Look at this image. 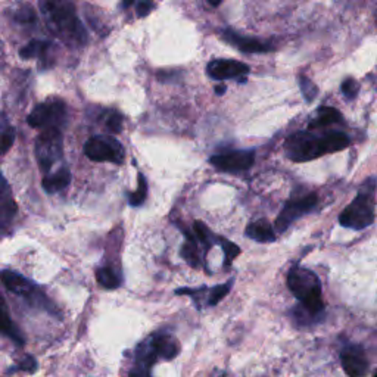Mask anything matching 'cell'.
<instances>
[{
    "label": "cell",
    "mask_w": 377,
    "mask_h": 377,
    "mask_svg": "<svg viewBox=\"0 0 377 377\" xmlns=\"http://www.w3.org/2000/svg\"><path fill=\"white\" fill-rule=\"evenodd\" d=\"M49 29L52 30L59 39L72 47L86 46L89 42V35L80 21L74 3L67 0H45L39 3Z\"/></svg>",
    "instance_id": "6da1fadb"
},
{
    "label": "cell",
    "mask_w": 377,
    "mask_h": 377,
    "mask_svg": "<svg viewBox=\"0 0 377 377\" xmlns=\"http://www.w3.org/2000/svg\"><path fill=\"white\" fill-rule=\"evenodd\" d=\"M349 146V137L342 131H330L317 136L311 131H298L287 137L286 157L294 162L312 161L326 154H333Z\"/></svg>",
    "instance_id": "7a4b0ae2"
},
{
    "label": "cell",
    "mask_w": 377,
    "mask_h": 377,
    "mask_svg": "<svg viewBox=\"0 0 377 377\" xmlns=\"http://www.w3.org/2000/svg\"><path fill=\"white\" fill-rule=\"evenodd\" d=\"M287 287L299 300L300 307H304L312 316L317 317L324 311L321 283L314 271L299 266L294 267L287 274Z\"/></svg>",
    "instance_id": "3957f363"
},
{
    "label": "cell",
    "mask_w": 377,
    "mask_h": 377,
    "mask_svg": "<svg viewBox=\"0 0 377 377\" xmlns=\"http://www.w3.org/2000/svg\"><path fill=\"white\" fill-rule=\"evenodd\" d=\"M62 154H64V139L59 129L43 130L35 137L34 155L37 164L46 175L62 159Z\"/></svg>",
    "instance_id": "277c9868"
},
{
    "label": "cell",
    "mask_w": 377,
    "mask_h": 377,
    "mask_svg": "<svg viewBox=\"0 0 377 377\" xmlns=\"http://www.w3.org/2000/svg\"><path fill=\"white\" fill-rule=\"evenodd\" d=\"M374 221V200L370 188H366L351 202L339 216V223L344 227L362 230Z\"/></svg>",
    "instance_id": "5b68a950"
},
{
    "label": "cell",
    "mask_w": 377,
    "mask_h": 377,
    "mask_svg": "<svg viewBox=\"0 0 377 377\" xmlns=\"http://www.w3.org/2000/svg\"><path fill=\"white\" fill-rule=\"evenodd\" d=\"M68 118V109L64 100L49 99L37 105L27 117V122L33 129H62Z\"/></svg>",
    "instance_id": "8992f818"
},
{
    "label": "cell",
    "mask_w": 377,
    "mask_h": 377,
    "mask_svg": "<svg viewBox=\"0 0 377 377\" xmlns=\"http://www.w3.org/2000/svg\"><path fill=\"white\" fill-rule=\"evenodd\" d=\"M2 282H3V284H5V287L8 289V291H10L12 294L25 298L34 307L43 308L47 312L58 316L56 307L52 303H50V300L45 296L43 292L39 291V287H37L29 279H25L24 275L18 274L17 271L3 270L2 271Z\"/></svg>",
    "instance_id": "52a82bcc"
},
{
    "label": "cell",
    "mask_w": 377,
    "mask_h": 377,
    "mask_svg": "<svg viewBox=\"0 0 377 377\" xmlns=\"http://www.w3.org/2000/svg\"><path fill=\"white\" fill-rule=\"evenodd\" d=\"M84 155L93 162H111L121 166L125 159V150L115 137L99 134L84 143Z\"/></svg>",
    "instance_id": "ba28073f"
},
{
    "label": "cell",
    "mask_w": 377,
    "mask_h": 377,
    "mask_svg": "<svg viewBox=\"0 0 377 377\" xmlns=\"http://www.w3.org/2000/svg\"><path fill=\"white\" fill-rule=\"evenodd\" d=\"M319 202V196L316 193H308L304 198H298V199H291L287 200L286 205L283 207L282 212L279 214V217L275 218L274 223V229L278 233L286 232L291 224L300 217H304L305 214L312 211L316 208Z\"/></svg>",
    "instance_id": "9c48e42d"
},
{
    "label": "cell",
    "mask_w": 377,
    "mask_h": 377,
    "mask_svg": "<svg viewBox=\"0 0 377 377\" xmlns=\"http://www.w3.org/2000/svg\"><path fill=\"white\" fill-rule=\"evenodd\" d=\"M211 166L224 173H242L248 171L255 162L254 150H227L209 158Z\"/></svg>",
    "instance_id": "30bf717a"
},
{
    "label": "cell",
    "mask_w": 377,
    "mask_h": 377,
    "mask_svg": "<svg viewBox=\"0 0 377 377\" xmlns=\"http://www.w3.org/2000/svg\"><path fill=\"white\" fill-rule=\"evenodd\" d=\"M249 71V65L234 59H212L207 65V74L216 81L236 79L243 84L246 83Z\"/></svg>",
    "instance_id": "8fae6325"
},
{
    "label": "cell",
    "mask_w": 377,
    "mask_h": 377,
    "mask_svg": "<svg viewBox=\"0 0 377 377\" xmlns=\"http://www.w3.org/2000/svg\"><path fill=\"white\" fill-rule=\"evenodd\" d=\"M223 39L243 54H266L273 50V46L270 43L261 42L258 39H254V37L242 35L234 30H224Z\"/></svg>",
    "instance_id": "7c38bea8"
},
{
    "label": "cell",
    "mask_w": 377,
    "mask_h": 377,
    "mask_svg": "<svg viewBox=\"0 0 377 377\" xmlns=\"http://www.w3.org/2000/svg\"><path fill=\"white\" fill-rule=\"evenodd\" d=\"M341 362L349 377H364L367 371V360L361 346H346L341 354Z\"/></svg>",
    "instance_id": "4fadbf2b"
},
{
    "label": "cell",
    "mask_w": 377,
    "mask_h": 377,
    "mask_svg": "<svg viewBox=\"0 0 377 377\" xmlns=\"http://www.w3.org/2000/svg\"><path fill=\"white\" fill-rule=\"evenodd\" d=\"M18 207L12 196V191L5 177H2V191H0V224L5 229L15 218Z\"/></svg>",
    "instance_id": "5bb4252c"
},
{
    "label": "cell",
    "mask_w": 377,
    "mask_h": 377,
    "mask_svg": "<svg viewBox=\"0 0 377 377\" xmlns=\"http://www.w3.org/2000/svg\"><path fill=\"white\" fill-rule=\"evenodd\" d=\"M245 234L249 239H252V241L259 242V243H271L275 241L274 227L266 218H259L257 221L250 223L245 230Z\"/></svg>",
    "instance_id": "9a60e30c"
},
{
    "label": "cell",
    "mask_w": 377,
    "mask_h": 377,
    "mask_svg": "<svg viewBox=\"0 0 377 377\" xmlns=\"http://www.w3.org/2000/svg\"><path fill=\"white\" fill-rule=\"evenodd\" d=\"M152 339V344L157 349L158 357H162L166 360H173L175 355L179 354V342L175 339L168 335V333H155L150 336Z\"/></svg>",
    "instance_id": "2e32d148"
},
{
    "label": "cell",
    "mask_w": 377,
    "mask_h": 377,
    "mask_svg": "<svg viewBox=\"0 0 377 377\" xmlns=\"http://www.w3.org/2000/svg\"><path fill=\"white\" fill-rule=\"evenodd\" d=\"M70 183H71V173L67 167H62L55 174H47L42 182V186L46 193L54 195V193L64 191L65 187L70 186Z\"/></svg>",
    "instance_id": "e0dca14e"
},
{
    "label": "cell",
    "mask_w": 377,
    "mask_h": 377,
    "mask_svg": "<svg viewBox=\"0 0 377 377\" xmlns=\"http://www.w3.org/2000/svg\"><path fill=\"white\" fill-rule=\"evenodd\" d=\"M158 358L157 349L152 344V339H146L142 344H139L136 349V367H141L150 371V367L154 366Z\"/></svg>",
    "instance_id": "ac0fdd59"
},
{
    "label": "cell",
    "mask_w": 377,
    "mask_h": 377,
    "mask_svg": "<svg viewBox=\"0 0 377 377\" xmlns=\"http://www.w3.org/2000/svg\"><path fill=\"white\" fill-rule=\"evenodd\" d=\"M341 121H342V115L337 109L330 108V106H321L317 112V117L308 124V131L328 127V125L330 124L341 122Z\"/></svg>",
    "instance_id": "d6986e66"
},
{
    "label": "cell",
    "mask_w": 377,
    "mask_h": 377,
    "mask_svg": "<svg viewBox=\"0 0 377 377\" xmlns=\"http://www.w3.org/2000/svg\"><path fill=\"white\" fill-rule=\"evenodd\" d=\"M50 47H52L50 42L34 39V40H31L30 43H27L24 47L19 49V56L22 59H34V58L37 59V58H40V61H45L46 55L49 54Z\"/></svg>",
    "instance_id": "ffe728a7"
},
{
    "label": "cell",
    "mask_w": 377,
    "mask_h": 377,
    "mask_svg": "<svg viewBox=\"0 0 377 377\" xmlns=\"http://www.w3.org/2000/svg\"><path fill=\"white\" fill-rule=\"evenodd\" d=\"M2 332L3 335H6L10 341H14L18 346L25 345V337L21 333V330L18 329V326L12 321V319L9 317L8 314V308H6V303L3 300V321H2Z\"/></svg>",
    "instance_id": "44dd1931"
},
{
    "label": "cell",
    "mask_w": 377,
    "mask_h": 377,
    "mask_svg": "<svg viewBox=\"0 0 377 377\" xmlns=\"http://www.w3.org/2000/svg\"><path fill=\"white\" fill-rule=\"evenodd\" d=\"M96 280L100 286L108 289V291H114V289H118L121 286V279L111 267L97 268L96 270Z\"/></svg>",
    "instance_id": "7402d4cb"
},
{
    "label": "cell",
    "mask_w": 377,
    "mask_h": 377,
    "mask_svg": "<svg viewBox=\"0 0 377 377\" xmlns=\"http://www.w3.org/2000/svg\"><path fill=\"white\" fill-rule=\"evenodd\" d=\"M182 257L186 259V262L192 268L200 267V257H199V249H198V239H187L186 243L182 248Z\"/></svg>",
    "instance_id": "603a6c76"
},
{
    "label": "cell",
    "mask_w": 377,
    "mask_h": 377,
    "mask_svg": "<svg viewBox=\"0 0 377 377\" xmlns=\"http://www.w3.org/2000/svg\"><path fill=\"white\" fill-rule=\"evenodd\" d=\"M129 205L130 207H142L147 198V182L146 177L139 173V179H137V191L129 193Z\"/></svg>",
    "instance_id": "cb8c5ba5"
},
{
    "label": "cell",
    "mask_w": 377,
    "mask_h": 377,
    "mask_svg": "<svg viewBox=\"0 0 377 377\" xmlns=\"http://www.w3.org/2000/svg\"><path fill=\"white\" fill-rule=\"evenodd\" d=\"M100 118H102L104 125L111 133H121L124 118H122V115L120 114L118 111L108 109V111L104 112V115Z\"/></svg>",
    "instance_id": "d4e9b609"
},
{
    "label": "cell",
    "mask_w": 377,
    "mask_h": 377,
    "mask_svg": "<svg viewBox=\"0 0 377 377\" xmlns=\"http://www.w3.org/2000/svg\"><path fill=\"white\" fill-rule=\"evenodd\" d=\"M193 232L198 239V243L204 245L205 249H209L214 242H217V239L214 237L211 230L207 227V224L202 221H195L193 224Z\"/></svg>",
    "instance_id": "484cf974"
},
{
    "label": "cell",
    "mask_w": 377,
    "mask_h": 377,
    "mask_svg": "<svg viewBox=\"0 0 377 377\" xmlns=\"http://www.w3.org/2000/svg\"><path fill=\"white\" fill-rule=\"evenodd\" d=\"M14 21L19 25H34L37 22L35 12L30 5H22L14 10Z\"/></svg>",
    "instance_id": "4316f807"
},
{
    "label": "cell",
    "mask_w": 377,
    "mask_h": 377,
    "mask_svg": "<svg viewBox=\"0 0 377 377\" xmlns=\"http://www.w3.org/2000/svg\"><path fill=\"white\" fill-rule=\"evenodd\" d=\"M233 282L234 280L232 279L227 283H223V284L212 287V291L209 292V298H208V307L217 305L221 299L227 296V294L232 291V287H233Z\"/></svg>",
    "instance_id": "83f0119b"
},
{
    "label": "cell",
    "mask_w": 377,
    "mask_h": 377,
    "mask_svg": "<svg viewBox=\"0 0 377 377\" xmlns=\"http://www.w3.org/2000/svg\"><path fill=\"white\" fill-rule=\"evenodd\" d=\"M217 242L221 245L223 252H224V258H225V267H230V264L233 262V259L241 254V248H239L236 243L227 241V239H221L218 237Z\"/></svg>",
    "instance_id": "f1b7e54d"
},
{
    "label": "cell",
    "mask_w": 377,
    "mask_h": 377,
    "mask_svg": "<svg viewBox=\"0 0 377 377\" xmlns=\"http://www.w3.org/2000/svg\"><path fill=\"white\" fill-rule=\"evenodd\" d=\"M299 87H300V92H303L304 99L307 100V102H312V100L316 99L319 95L317 86L314 84L308 77H305V75H300L299 77Z\"/></svg>",
    "instance_id": "f546056e"
},
{
    "label": "cell",
    "mask_w": 377,
    "mask_h": 377,
    "mask_svg": "<svg viewBox=\"0 0 377 377\" xmlns=\"http://www.w3.org/2000/svg\"><path fill=\"white\" fill-rule=\"evenodd\" d=\"M15 141V129L12 125H6V118L3 117V127H2V154L5 155Z\"/></svg>",
    "instance_id": "4dcf8cb0"
},
{
    "label": "cell",
    "mask_w": 377,
    "mask_h": 377,
    "mask_svg": "<svg viewBox=\"0 0 377 377\" xmlns=\"http://www.w3.org/2000/svg\"><path fill=\"white\" fill-rule=\"evenodd\" d=\"M341 90L348 99H354L360 92V84L354 79H346L341 86Z\"/></svg>",
    "instance_id": "1f68e13d"
},
{
    "label": "cell",
    "mask_w": 377,
    "mask_h": 377,
    "mask_svg": "<svg viewBox=\"0 0 377 377\" xmlns=\"http://www.w3.org/2000/svg\"><path fill=\"white\" fill-rule=\"evenodd\" d=\"M37 369V361L34 360V357L27 355L25 358H22V361L19 362V366L9 369V373H15V371H29V373H34Z\"/></svg>",
    "instance_id": "d6a6232c"
},
{
    "label": "cell",
    "mask_w": 377,
    "mask_h": 377,
    "mask_svg": "<svg viewBox=\"0 0 377 377\" xmlns=\"http://www.w3.org/2000/svg\"><path fill=\"white\" fill-rule=\"evenodd\" d=\"M155 8V5L152 2H146V0H142V2L136 3V14L139 18H145L147 17L152 9Z\"/></svg>",
    "instance_id": "836d02e7"
},
{
    "label": "cell",
    "mask_w": 377,
    "mask_h": 377,
    "mask_svg": "<svg viewBox=\"0 0 377 377\" xmlns=\"http://www.w3.org/2000/svg\"><path fill=\"white\" fill-rule=\"evenodd\" d=\"M130 377H150V371L141 369V367H133L130 371Z\"/></svg>",
    "instance_id": "e575fe53"
},
{
    "label": "cell",
    "mask_w": 377,
    "mask_h": 377,
    "mask_svg": "<svg viewBox=\"0 0 377 377\" xmlns=\"http://www.w3.org/2000/svg\"><path fill=\"white\" fill-rule=\"evenodd\" d=\"M225 90H227V87H225L224 84H221V86H217V87H216V93H217L218 96L224 95V93H225Z\"/></svg>",
    "instance_id": "d590c367"
},
{
    "label": "cell",
    "mask_w": 377,
    "mask_h": 377,
    "mask_svg": "<svg viewBox=\"0 0 377 377\" xmlns=\"http://www.w3.org/2000/svg\"><path fill=\"white\" fill-rule=\"evenodd\" d=\"M131 5H133V2L130 0V2H124L121 6H122V8H129V6H131Z\"/></svg>",
    "instance_id": "8d00e7d4"
},
{
    "label": "cell",
    "mask_w": 377,
    "mask_h": 377,
    "mask_svg": "<svg viewBox=\"0 0 377 377\" xmlns=\"http://www.w3.org/2000/svg\"><path fill=\"white\" fill-rule=\"evenodd\" d=\"M211 6H220L221 5V2H212V0H209V2H208Z\"/></svg>",
    "instance_id": "74e56055"
},
{
    "label": "cell",
    "mask_w": 377,
    "mask_h": 377,
    "mask_svg": "<svg viewBox=\"0 0 377 377\" xmlns=\"http://www.w3.org/2000/svg\"><path fill=\"white\" fill-rule=\"evenodd\" d=\"M221 377H224V376H221Z\"/></svg>",
    "instance_id": "f35d334b"
}]
</instances>
